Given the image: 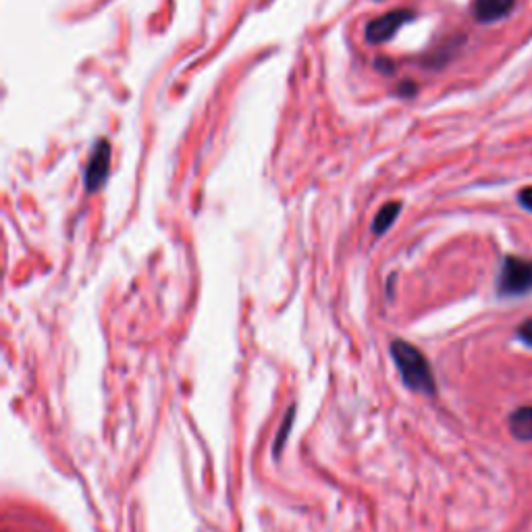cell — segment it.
<instances>
[{
  "label": "cell",
  "mask_w": 532,
  "mask_h": 532,
  "mask_svg": "<svg viewBox=\"0 0 532 532\" xmlns=\"http://www.w3.org/2000/svg\"><path fill=\"white\" fill-rule=\"evenodd\" d=\"M391 358L399 370V377H402L408 389L435 395L437 385H435L431 364L418 348H414L412 343L404 339H395L391 343Z\"/></svg>",
  "instance_id": "1"
},
{
  "label": "cell",
  "mask_w": 532,
  "mask_h": 532,
  "mask_svg": "<svg viewBox=\"0 0 532 532\" xmlns=\"http://www.w3.org/2000/svg\"><path fill=\"white\" fill-rule=\"evenodd\" d=\"M497 291L503 298H516L532 291V260L520 256H505Z\"/></svg>",
  "instance_id": "2"
},
{
  "label": "cell",
  "mask_w": 532,
  "mask_h": 532,
  "mask_svg": "<svg viewBox=\"0 0 532 532\" xmlns=\"http://www.w3.org/2000/svg\"><path fill=\"white\" fill-rule=\"evenodd\" d=\"M414 13L412 11H404V9H397V11H389L379 19H372L366 25V40L370 44H383L387 40H391L395 36V32L402 28L404 23L412 21Z\"/></svg>",
  "instance_id": "3"
},
{
  "label": "cell",
  "mask_w": 532,
  "mask_h": 532,
  "mask_svg": "<svg viewBox=\"0 0 532 532\" xmlns=\"http://www.w3.org/2000/svg\"><path fill=\"white\" fill-rule=\"evenodd\" d=\"M109 173H111V146L109 142L102 140L96 144L88 161V167H86V175H84L86 190L90 194L98 192L106 183V179H109Z\"/></svg>",
  "instance_id": "4"
},
{
  "label": "cell",
  "mask_w": 532,
  "mask_h": 532,
  "mask_svg": "<svg viewBox=\"0 0 532 532\" xmlns=\"http://www.w3.org/2000/svg\"><path fill=\"white\" fill-rule=\"evenodd\" d=\"M516 5V0H474V17L481 23L499 21L508 15Z\"/></svg>",
  "instance_id": "5"
},
{
  "label": "cell",
  "mask_w": 532,
  "mask_h": 532,
  "mask_svg": "<svg viewBox=\"0 0 532 532\" xmlns=\"http://www.w3.org/2000/svg\"><path fill=\"white\" fill-rule=\"evenodd\" d=\"M510 431L520 441H532V406H524L512 412Z\"/></svg>",
  "instance_id": "6"
},
{
  "label": "cell",
  "mask_w": 532,
  "mask_h": 532,
  "mask_svg": "<svg viewBox=\"0 0 532 532\" xmlns=\"http://www.w3.org/2000/svg\"><path fill=\"white\" fill-rule=\"evenodd\" d=\"M399 210H402V204H399V202H389V204H385V206L377 212L375 221H372V233H375V235L385 233V231L393 225V221L397 219Z\"/></svg>",
  "instance_id": "7"
},
{
  "label": "cell",
  "mask_w": 532,
  "mask_h": 532,
  "mask_svg": "<svg viewBox=\"0 0 532 532\" xmlns=\"http://www.w3.org/2000/svg\"><path fill=\"white\" fill-rule=\"evenodd\" d=\"M294 416H296V408L291 406V408L287 410L285 420L281 422V429H279L277 439H275V456H279V454H281V449L285 447V441H287V435H289V431H291V422H294Z\"/></svg>",
  "instance_id": "8"
},
{
  "label": "cell",
  "mask_w": 532,
  "mask_h": 532,
  "mask_svg": "<svg viewBox=\"0 0 532 532\" xmlns=\"http://www.w3.org/2000/svg\"><path fill=\"white\" fill-rule=\"evenodd\" d=\"M518 339L528 345V348H532V316L526 318V321L518 327Z\"/></svg>",
  "instance_id": "9"
},
{
  "label": "cell",
  "mask_w": 532,
  "mask_h": 532,
  "mask_svg": "<svg viewBox=\"0 0 532 532\" xmlns=\"http://www.w3.org/2000/svg\"><path fill=\"white\" fill-rule=\"evenodd\" d=\"M520 204L526 208V210H530L532 212V188H524L522 192H520Z\"/></svg>",
  "instance_id": "10"
}]
</instances>
